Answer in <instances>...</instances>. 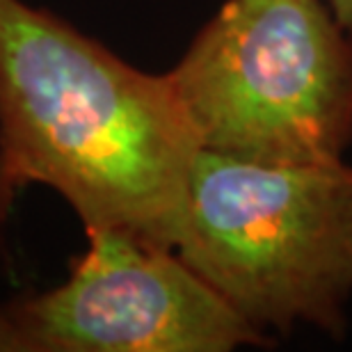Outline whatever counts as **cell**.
Returning a JSON list of instances; mask_svg holds the SVG:
<instances>
[{"mask_svg":"<svg viewBox=\"0 0 352 352\" xmlns=\"http://www.w3.org/2000/svg\"><path fill=\"white\" fill-rule=\"evenodd\" d=\"M201 142L170 76L129 65L58 14L0 0V227L53 190L85 234L174 250Z\"/></svg>","mask_w":352,"mask_h":352,"instance_id":"cell-1","label":"cell"},{"mask_svg":"<svg viewBox=\"0 0 352 352\" xmlns=\"http://www.w3.org/2000/svg\"><path fill=\"white\" fill-rule=\"evenodd\" d=\"M176 254L274 341L295 327L343 339L352 302V167L199 153Z\"/></svg>","mask_w":352,"mask_h":352,"instance_id":"cell-2","label":"cell"},{"mask_svg":"<svg viewBox=\"0 0 352 352\" xmlns=\"http://www.w3.org/2000/svg\"><path fill=\"white\" fill-rule=\"evenodd\" d=\"M167 76L204 151L314 165L352 144V37L325 0H224Z\"/></svg>","mask_w":352,"mask_h":352,"instance_id":"cell-3","label":"cell"},{"mask_svg":"<svg viewBox=\"0 0 352 352\" xmlns=\"http://www.w3.org/2000/svg\"><path fill=\"white\" fill-rule=\"evenodd\" d=\"M85 238L65 281L0 298V352H234L274 343L176 250L115 231Z\"/></svg>","mask_w":352,"mask_h":352,"instance_id":"cell-4","label":"cell"},{"mask_svg":"<svg viewBox=\"0 0 352 352\" xmlns=\"http://www.w3.org/2000/svg\"><path fill=\"white\" fill-rule=\"evenodd\" d=\"M325 3L332 10L334 19L341 23L343 30L352 37V0H325Z\"/></svg>","mask_w":352,"mask_h":352,"instance_id":"cell-5","label":"cell"}]
</instances>
